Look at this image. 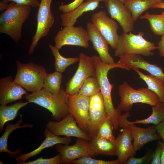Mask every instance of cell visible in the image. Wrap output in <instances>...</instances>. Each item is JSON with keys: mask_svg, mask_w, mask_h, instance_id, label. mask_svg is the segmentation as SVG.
<instances>
[{"mask_svg": "<svg viewBox=\"0 0 164 164\" xmlns=\"http://www.w3.org/2000/svg\"><path fill=\"white\" fill-rule=\"evenodd\" d=\"M96 70V77L99 83L100 92L103 97L107 115L111 120L114 130L119 127V117L121 111L115 109L112 101L111 92L113 84H111L108 77V73L111 69L119 68L128 70L123 64L117 62L114 64H109L102 62L99 56H93Z\"/></svg>", "mask_w": 164, "mask_h": 164, "instance_id": "cell-1", "label": "cell"}, {"mask_svg": "<svg viewBox=\"0 0 164 164\" xmlns=\"http://www.w3.org/2000/svg\"><path fill=\"white\" fill-rule=\"evenodd\" d=\"M155 128L157 132L162 139L164 143V120L156 125Z\"/></svg>", "mask_w": 164, "mask_h": 164, "instance_id": "cell-41", "label": "cell"}, {"mask_svg": "<svg viewBox=\"0 0 164 164\" xmlns=\"http://www.w3.org/2000/svg\"><path fill=\"white\" fill-rule=\"evenodd\" d=\"M31 7L12 2L0 15V32L9 36L18 43L22 36L23 24L28 19Z\"/></svg>", "mask_w": 164, "mask_h": 164, "instance_id": "cell-2", "label": "cell"}, {"mask_svg": "<svg viewBox=\"0 0 164 164\" xmlns=\"http://www.w3.org/2000/svg\"><path fill=\"white\" fill-rule=\"evenodd\" d=\"M23 121V118H20L15 124L6 123L5 131L0 138V153L6 152L9 155V156L12 158H15L17 155H19L21 154L22 150L21 149L14 151H11L8 149V140L9 137L11 132L15 129L24 128H31L33 127L32 124L25 123L23 125H20Z\"/></svg>", "mask_w": 164, "mask_h": 164, "instance_id": "cell-23", "label": "cell"}, {"mask_svg": "<svg viewBox=\"0 0 164 164\" xmlns=\"http://www.w3.org/2000/svg\"><path fill=\"white\" fill-rule=\"evenodd\" d=\"M119 57V59L118 62L126 67L128 70L133 68L141 69L161 79L164 82V73L162 67L151 63L139 54H124Z\"/></svg>", "mask_w": 164, "mask_h": 164, "instance_id": "cell-17", "label": "cell"}, {"mask_svg": "<svg viewBox=\"0 0 164 164\" xmlns=\"http://www.w3.org/2000/svg\"><path fill=\"white\" fill-rule=\"evenodd\" d=\"M139 75V78L146 83L148 87L158 96L160 101L164 102V82L161 79L151 75L145 74L141 72L139 68L132 69Z\"/></svg>", "mask_w": 164, "mask_h": 164, "instance_id": "cell-26", "label": "cell"}, {"mask_svg": "<svg viewBox=\"0 0 164 164\" xmlns=\"http://www.w3.org/2000/svg\"><path fill=\"white\" fill-rule=\"evenodd\" d=\"M163 1L162 0H125L124 4L132 13L135 21L143 12L151 8L153 5Z\"/></svg>", "mask_w": 164, "mask_h": 164, "instance_id": "cell-25", "label": "cell"}, {"mask_svg": "<svg viewBox=\"0 0 164 164\" xmlns=\"http://www.w3.org/2000/svg\"><path fill=\"white\" fill-rule=\"evenodd\" d=\"M87 31L90 41L94 49L98 53L101 60L109 64L115 63L109 53V45L107 41L91 22L87 23Z\"/></svg>", "mask_w": 164, "mask_h": 164, "instance_id": "cell-18", "label": "cell"}, {"mask_svg": "<svg viewBox=\"0 0 164 164\" xmlns=\"http://www.w3.org/2000/svg\"><path fill=\"white\" fill-rule=\"evenodd\" d=\"M84 0H74L71 2L67 4L60 5L58 9L62 13L70 12L78 7L83 2Z\"/></svg>", "mask_w": 164, "mask_h": 164, "instance_id": "cell-37", "label": "cell"}, {"mask_svg": "<svg viewBox=\"0 0 164 164\" xmlns=\"http://www.w3.org/2000/svg\"><path fill=\"white\" fill-rule=\"evenodd\" d=\"M43 135L45 138L37 148L29 153L21 154L16 156L15 158L17 161L16 164H20L21 163L26 162L27 159L36 156L46 148L57 144L69 145L72 141L70 137H60L53 134L46 128L45 129Z\"/></svg>", "mask_w": 164, "mask_h": 164, "instance_id": "cell-20", "label": "cell"}, {"mask_svg": "<svg viewBox=\"0 0 164 164\" xmlns=\"http://www.w3.org/2000/svg\"><path fill=\"white\" fill-rule=\"evenodd\" d=\"M78 67L73 76L66 84V92L69 95L77 93L84 83L89 77L96 76L93 56L83 53L79 55Z\"/></svg>", "mask_w": 164, "mask_h": 164, "instance_id": "cell-8", "label": "cell"}, {"mask_svg": "<svg viewBox=\"0 0 164 164\" xmlns=\"http://www.w3.org/2000/svg\"><path fill=\"white\" fill-rule=\"evenodd\" d=\"M157 49L159 51V54L161 57H164V34L162 36L160 40L157 43Z\"/></svg>", "mask_w": 164, "mask_h": 164, "instance_id": "cell-40", "label": "cell"}, {"mask_svg": "<svg viewBox=\"0 0 164 164\" xmlns=\"http://www.w3.org/2000/svg\"><path fill=\"white\" fill-rule=\"evenodd\" d=\"M90 142L91 148L96 155L117 156L115 143L97 135L92 138Z\"/></svg>", "mask_w": 164, "mask_h": 164, "instance_id": "cell-24", "label": "cell"}, {"mask_svg": "<svg viewBox=\"0 0 164 164\" xmlns=\"http://www.w3.org/2000/svg\"><path fill=\"white\" fill-rule=\"evenodd\" d=\"M74 164H120L118 159L112 161H105L93 159L91 157L85 156L73 160Z\"/></svg>", "mask_w": 164, "mask_h": 164, "instance_id": "cell-34", "label": "cell"}, {"mask_svg": "<svg viewBox=\"0 0 164 164\" xmlns=\"http://www.w3.org/2000/svg\"><path fill=\"white\" fill-rule=\"evenodd\" d=\"M69 95L63 89L56 94H53L44 88L25 94L29 103H35L50 112L53 120L59 121L67 116L69 112L67 101Z\"/></svg>", "mask_w": 164, "mask_h": 164, "instance_id": "cell-3", "label": "cell"}, {"mask_svg": "<svg viewBox=\"0 0 164 164\" xmlns=\"http://www.w3.org/2000/svg\"><path fill=\"white\" fill-rule=\"evenodd\" d=\"M67 103L69 113L79 128L87 133L89 119V97L76 93L69 95Z\"/></svg>", "mask_w": 164, "mask_h": 164, "instance_id": "cell-13", "label": "cell"}, {"mask_svg": "<svg viewBox=\"0 0 164 164\" xmlns=\"http://www.w3.org/2000/svg\"><path fill=\"white\" fill-rule=\"evenodd\" d=\"M29 103L28 101H20L13 104L0 106V131L2 132L5 124L8 121L13 120L16 117L19 111Z\"/></svg>", "mask_w": 164, "mask_h": 164, "instance_id": "cell-27", "label": "cell"}, {"mask_svg": "<svg viewBox=\"0 0 164 164\" xmlns=\"http://www.w3.org/2000/svg\"><path fill=\"white\" fill-rule=\"evenodd\" d=\"M162 153L161 156V164H164V143L162 142Z\"/></svg>", "mask_w": 164, "mask_h": 164, "instance_id": "cell-44", "label": "cell"}, {"mask_svg": "<svg viewBox=\"0 0 164 164\" xmlns=\"http://www.w3.org/2000/svg\"><path fill=\"white\" fill-rule=\"evenodd\" d=\"M128 125L133 139L134 149L136 152L148 142L161 138L155 127L153 126L144 128L137 127L134 124Z\"/></svg>", "mask_w": 164, "mask_h": 164, "instance_id": "cell-21", "label": "cell"}, {"mask_svg": "<svg viewBox=\"0 0 164 164\" xmlns=\"http://www.w3.org/2000/svg\"><path fill=\"white\" fill-rule=\"evenodd\" d=\"M127 117H130L128 111L120 115L119 127L122 129L116 138L117 156L120 164H126L128 159L134 156L136 153L134 149L130 128L125 121Z\"/></svg>", "mask_w": 164, "mask_h": 164, "instance_id": "cell-10", "label": "cell"}, {"mask_svg": "<svg viewBox=\"0 0 164 164\" xmlns=\"http://www.w3.org/2000/svg\"><path fill=\"white\" fill-rule=\"evenodd\" d=\"M14 81L11 76L0 79V104H7L23 98L27 91Z\"/></svg>", "mask_w": 164, "mask_h": 164, "instance_id": "cell-19", "label": "cell"}, {"mask_svg": "<svg viewBox=\"0 0 164 164\" xmlns=\"http://www.w3.org/2000/svg\"><path fill=\"white\" fill-rule=\"evenodd\" d=\"M107 115L101 92L89 97V119L87 134L91 140L97 135L103 118Z\"/></svg>", "mask_w": 164, "mask_h": 164, "instance_id": "cell-15", "label": "cell"}, {"mask_svg": "<svg viewBox=\"0 0 164 164\" xmlns=\"http://www.w3.org/2000/svg\"><path fill=\"white\" fill-rule=\"evenodd\" d=\"M1 1L7 2H13L19 5L29 6L33 8L38 7L40 4V2L38 0H2Z\"/></svg>", "mask_w": 164, "mask_h": 164, "instance_id": "cell-38", "label": "cell"}, {"mask_svg": "<svg viewBox=\"0 0 164 164\" xmlns=\"http://www.w3.org/2000/svg\"><path fill=\"white\" fill-rule=\"evenodd\" d=\"M159 8L164 9V1L157 3L151 7V8Z\"/></svg>", "mask_w": 164, "mask_h": 164, "instance_id": "cell-43", "label": "cell"}, {"mask_svg": "<svg viewBox=\"0 0 164 164\" xmlns=\"http://www.w3.org/2000/svg\"><path fill=\"white\" fill-rule=\"evenodd\" d=\"M63 78L62 73L59 72L47 73L44 80L43 88L53 94H57L61 89V84Z\"/></svg>", "mask_w": 164, "mask_h": 164, "instance_id": "cell-31", "label": "cell"}, {"mask_svg": "<svg viewBox=\"0 0 164 164\" xmlns=\"http://www.w3.org/2000/svg\"><path fill=\"white\" fill-rule=\"evenodd\" d=\"M55 46L59 49L65 45L80 46L86 49L90 41L87 30L81 26H67L59 30L54 38Z\"/></svg>", "mask_w": 164, "mask_h": 164, "instance_id": "cell-9", "label": "cell"}, {"mask_svg": "<svg viewBox=\"0 0 164 164\" xmlns=\"http://www.w3.org/2000/svg\"><path fill=\"white\" fill-rule=\"evenodd\" d=\"M161 141H159L157 147L153 152L151 164H161L162 153Z\"/></svg>", "mask_w": 164, "mask_h": 164, "instance_id": "cell-39", "label": "cell"}, {"mask_svg": "<svg viewBox=\"0 0 164 164\" xmlns=\"http://www.w3.org/2000/svg\"><path fill=\"white\" fill-rule=\"evenodd\" d=\"M17 70L14 81L32 93L43 88L44 80L47 72L42 66L30 62L24 64L16 61Z\"/></svg>", "mask_w": 164, "mask_h": 164, "instance_id": "cell-5", "label": "cell"}, {"mask_svg": "<svg viewBox=\"0 0 164 164\" xmlns=\"http://www.w3.org/2000/svg\"><path fill=\"white\" fill-rule=\"evenodd\" d=\"M140 32L137 35L131 32H124L119 36L114 56L127 54H137L149 57L154 55L152 51L156 49L154 43L147 41Z\"/></svg>", "mask_w": 164, "mask_h": 164, "instance_id": "cell-6", "label": "cell"}, {"mask_svg": "<svg viewBox=\"0 0 164 164\" xmlns=\"http://www.w3.org/2000/svg\"><path fill=\"white\" fill-rule=\"evenodd\" d=\"M105 5L111 19L117 21L124 32L133 30L134 20L130 11L118 0H106Z\"/></svg>", "mask_w": 164, "mask_h": 164, "instance_id": "cell-16", "label": "cell"}, {"mask_svg": "<svg viewBox=\"0 0 164 164\" xmlns=\"http://www.w3.org/2000/svg\"><path fill=\"white\" fill-rule=\"evenodd\" d=\"M91 20L93 25L108 42L112 48L117 47L119 37L117 31L118 23L114 19L110 18L106 11L101 10L92 15Z\"/></svg>", "mask_w": 164, "mask_h": 164, "instance_id": "cell-11", "label": "cell"}, {"mask_svg": "<svg viewBox=\"0 0 164 164\" xmlns=\"http://www.w3.org/2000/svg\"><path fill=\"white\" fill-rule=\"evenodd\" d=\"M118 92L120 102L117 109L121 111H129L136 103L145 104L152 107L160 101L157 95L148 87L136 90L126 81L119 85Z\"/></svg>", "mask_w": 164, "mask_h": 164, "instance_id": "cell-4", "label": "cell"}, {"mask_svg": "<svg viewBox=\"0 0 164 164\" xmlns=\"http://www.w3.org/2000/svg\"><path fill=\"white\" fill-rule=\"evenodd\" d=\"M153 152L150 150H147L145 155L140 158H135L134 156L130 157L127 161L126 164H142L149 163L151 162Z\"/></svg>", "mask_w": 164, "mask_h": 164, "instance_id": "cell-36", "label": "cell"}, {"mask_svg": "<svg viewBox=\"0 0 164 164\" xmlns=\"http://www.w3.org/2000/svg\"><path fill=\"white\" fill-rule=\"evenodd\" d=\"M9 2H5L2 1L0 2V11L4 12L9 7Z\"/></svg>", "mask_w": 164, "mask_h": 164, "instance_id": "cell-42", "label": "cell"}, {"mask_svg": "<svg viewBox=\"0 0 164 164\" xmlns=\"http://www.w3.org/2000/svg\"><path fill=\"white\" fill-rule=\"evenodd\" d=\"M119 1L123 3H124L125 0H118Z\"/></svg>", "mask_w": 164, "mask_h": 164, "instance_id": "cell-45", "label": "cell"}, {"mask_svg": "<svg viewBox=\"0 0 164 164\" xmlns=\"http://www.w3.org/2000/svg\"><path fill=\"white\" fill-rule=\"evenodd\" d=\"M106 0H87L72 11L60 14L62 26H74L77 19L85 12L94 11L99 6L100 2Z\"/></svg>", "mask_w": 164, "mask_h": 164, "instance_id": "cell-22", "label": "cell"}, {"mask_svg": "<svg viewBox=\"0 0 164 164\" xmlns=\"http://www.w3.org/2000/svg\"><path fill=\"white\" fill-rule=\"evenodd\" d=\"M113 124L110 118L106 115L101 120L97 135L116 143L113 133Z\"/></svg>", "mask_w": 164, "mask_h": 164, "instance_id": "cell-33", "label": "cell"}, {"mask_svg": "<svg viewBox=\"0 0 164 164\" xmlns=\"http://www.w3.org/2000/svg\"><path fill=\"white\" fill-rule=\"evenodd\" d=\"M100 92V87L96 76L88 78L83 84L77 94L90 97Z\"/></svg>", "mask_w": 164, "mask_h": 164, "instance_id": "cell-32", "label": "cell"}, {"mask_svg": "<svg viewBox=\"0 0 164 164\" xmlns=\"http://www.w3.org/2000/svg\"><path fill=\"white\" fill-rule=\"evenodd\" d=\"M54 56L55 61L54 64L56 71L62 73L64 72L69 66L79 61L78 57H65L62 56L59 52L58 48L51 44L49 45Z\"/></svg>", "mask_w": 164, "mask_h": 164, "instance_id": "cell-30", "label": "cell"}, {"mask_svg": "<svg viewBox=\"0 0 164 164\" xmlns=\"http://www.w3.org/2000/svg\"><path fill=\"white\" fill-rule=\"evenodd\" d=\"M75 120L70 114L59 121H49L46 128L58 136L73 137L91 140L87 134L77 125Z\"/></svg>", "mask_w": 164, "mask_h": 164, "instance_id": "cell-14", "label": "cell"}, {"mask_svg": "<svg viewBox=\"0 0 164 164\" xmlns=\"http://www.w3.org/2000/svg\"><path fill=\"white\" fill-rule=\"evenodd\" d=\"M52 0H41L36 15L37 27L28 50L30 55L34 52L40 40L46 36L55 21V18L51 10Z\"/></svg>", "mask_w": 164, "mask_h": 164, "instance_id": "cell-7", "label": "cell"}, {"mask_svg": "<svg viewBox=\"0 0 164 164\" xmlns=\"http://www.w3.org/2000/svg\"><path fill=\"white\" fill-rule=\"evenodd\" d=\"M125 119L127 124H153L157 125L164 120V102L159 101L155 105L152 107V113L148 118L142 119H137L134 121Z\"/></svg>", "mask_w": 164, "mask_h": 164, "instance_id": "cell-28", "label": "cell"}, {"mask_svg": "<svg viewBox=\"0 0 164 164\" xmlns=\"http://www.w3.org/2000/svg\"><path fill=\"white\" fill-rule=\"evenodd\" d=\"M61 157L59 153L50 158L40 157L32 161L21 163L20 164H60Z\"/></svg>", "mask_w": 164, "mask_h": 164, "instance_id": "cell-35", "label": "cell"}, {"mask_svg": "<svg viewBox=\"0 0 164 164\" xmlns=\"http://www.w3.org/2000/svg\"><path fill=\"white\" fill-rule=\"evenodd\" d=\"M139 18L149 21L150 29L155 35L160 36L164 34V11H162L159 15L152 14L146 12L144 15H141Z\"/></svg>", "mask_w": 164, "mask_h": 164, "instance_id": "cell-29", "label": "cell"}, {"mask_svg": "<svg viewBox=\"0 0 164 164\" xmlns=\"http://www.w3.org/2000/svg\"><path fill=\"white\" fill-rule=\"evenodd\" d=\"M90 140L77 138L74 145H56L57 151L61 156L60 164H69L74 160L85 156H96L93 151Z\"/></svg>", "mask_w": 164, "mask_h": 164, "instance_id": "cell-12", "label": "cell"}]
</instances>
